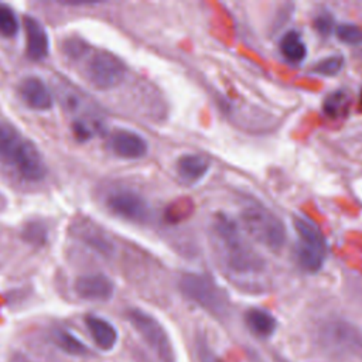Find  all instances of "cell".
<instances>
[{
  "mask_svg": "<svg viewBox=\"0 0 362 362\" xmlns=\"http://www.w3.org/2000/svg\"><path fill=\"white\" fill-rule=\"evenodd\" d=\"M0 161L27 181H40L47 165L37 146L7 122H0Z\"/></svg>",
  "mask_w": 362,
  "mask_h": 362,
  "instance_id": "2",
  "label": "cell"
},
{
  "mask_svg": "<svg viewBox=\"0 0 362 362\" xmlns=\"http://www.w3.org/2000/svg\"><path fill=\"white\" fill-rule=\"evenodd\" d=\"M280 49L284 58L294 64L301 62L307 54V47L297 31H287L283 35L280 41Z\"/></svg>",
  "mask_w": 362,
  "mask_h": 362,
  "instance_id": "18",
  "label": "cell"
},
{
  "mask_svg": "<svg viewBox=\"0 0 362 362\" xmlns=\"http://www.w3.org/2000/svg\"><path fill=\"white\" fill-rule=\"evenodd\" d=\"M18 31V21L14 11L6 6L0 4V35L3 37H14Z\"/></svg>",
  "mask_w": 362,
  "mask_h": 362,
  "instance_id": "21",
  "label": "cell"
},
{
  "mask_svg": "<svg viewBox=\"0 0 362 362\" xmlns=\"http://www.w3.org/2000/svg\"><path fill=\"white\" fill-rule=\"evenodd\" d=\"M106 205L113 214L132 222H146L150 216L147 202L132 191L120 189L112 192L106 199Z\"/></svg>",
  "mask_w": 362,
  "mask_h": 362,
  "instance_id": "8",
  "label": "cell"
},
{
  "mask_svg": "<svg viewBox=\"0 0 362 362\" xmlns=\"http://www.w3.org/2000/svg\"><path fill=\"white\" fill-rule=\"evenodd\" d=\"M127 318L153 354L156 362H175V352L170 337L153 315L143 310L132 308L127 311Z\"/></svg>",
  "mask_w": 362,
  "mask_h": 362,
  "instance_id": "6",
  "label": "cell"
},
{
  "mask_svg": "<svg viewBox=\"0 0 362 362\" xmlns=\"http://www.w3.org/2000/svg\"><path fill=\"white\" fill-rule=\"evenodd\" d=\"M342 65H344L342 55H331V57H327V58L321 59L320 62H317L314 65L313 71L320 74V75L332 76V75H337L341 71Z\"/></svg>",
  "mask_w": 362,
  "mask_h": 362,
  "instance_id": "22",
  "label": "cell"
},
{
  "mask_svg": "<svg viewBox=\"0 0 362 362\" xmlns=\"http://www.w3.org/2000/svg\"><path fill=\"white\" fill-rule=\"evenodd\" d=\"M109 146L116 156L127 160L141 158L146 156L148 150V146L144 137L127 129H116L110 134Z\"/></svg>",
  "mask_w": 362,
  "mask_h": 362,
  "instance_id": "9",
  "label": "cell"
},
{
  "mask_svg": "<svg viewBox=\"0 0 362 362\" xmlns=\"http://www.w3.org/2000/svg\"><path fill=\"white\" fill-rule=\"evenodd\" d=\"M181 293L212 315L222 318L229 313V300L225 291L209 277L185 273L180 279Z\"/></svg>",
  "mask_w": 362,
  "mask_h": 362,
  "instance_id": "5",
  "label": "cell"
},
{
  "mask_svg": "<svg viewBox=\"0 0 362 362\" xmlns=\"http://www.w3.org/2000/svg\"><path fill=\"white\" fill-rule=\"evenodd\" d=\"M332 27H334V18L329 13H322V14L317 16L314 20V28L321 35H329Z\"/></svg>",
  "mask_w": 362,
  "mask_h": 362,
  "instance_id": "24",
  "label": "cell"
},
{
  "mask_svg": "<svg viewBox=\"0 0 362 362\" xmlns=\"http://www.w3.org/2000/svg\"><path fill=\"white\" fill-rule=\"evenodd\" d=\"M198 358L199 362H222L209 348L205 342L198 344Z\"/></svg>",
  "mask_w": 362,
  "mask_h": 362,
  "instance_id": "25",
  "label": "cell"
},
{
  "mask_svg": "<svg viewBox=\"0 0 362 362\" xmlns=\"http://www.w3.org/2000/svg\"><path fill=\"white\" fill-rule=\"evenodd\" d=\"M240 221L245 230L257 243L270 250H279L286 242V228L279 216L269 209L250 205L240 214Z\"/></svg>",
  "mask_w": 362,
  "mask_h": 362,
  "instance_id": "4",
  "label": "cell"
},
{
  "mask_svg": "<svg viewBox=\"0 0 362 362\" xmlns=\"http://www.w3.org/2000/svg\"><path fill=\"white\" fill-rule=\"evenodd\" d=\"M349 106V96L344 90H335L329 93L322 103L324 113L329 117H339L346 113Z\"/></svg>",
  "mask_w": 362,
  "mask_h": 362,
  "instance_id": "19",
  "label": "cell"
},
{
  "mask_svg": "<svg viewBox=\"0 0 362 362\" xmlns=\"http://www.w3.org/2000/svg\"><path fill=\"white\" fill-rule=\"evenodd\" d=\"M75 293L88 301H107L115 293V284L100 273L83 274L75 281Z\"/></svg>",
  "mask_w": 362,
  "mask_h": 362,
  "instance_id": "10",
  "label": "cell"
},
{
  "mask_svg": "<svg viewBox=\"0 0 362 362\" xmlns=\"http://www.w3.org/2000/svg\"><path fill=\"white\" fill-rule=\"evenodd\" d=\"M211 236L218 260L232 279L255 280L264 273V260L249 245L229 216L223 214L214 216Z\"/></svg>",
  "mask_w": 362,
  "mask_h": 362,
  "instance_id": "1",
  "label": "cell"
},
{
  "mask_svg": "<svg viewBox=\"0 0 362 362\" xmlns=\"http://www.w3.org/2000/svg\"><path fill=\"white\" fill-rule=\"evenodd\" d=\"M124 62L109 51L99 49L86 61L85 76L92 86L100 90L116 88L126 76Z\"/></svg>",
  "mask_w": 362,
  "mask_h": 362,
  "instance_id": "7",
  "label": "cell"
},
{
  "mask_svg": "<svg viewBox=\"0 0 362 362\" xmlns=\"http://www.w3.org/2000/svg\"><path fill=\"white\" fill-rule=\"evenodd\" d=\"M325 255H327L325 250L305 245L303 242H298L297 247H296V259H297L298 264L307 272L320 270L324 263Z\"/></svg>",
  "mask_w": 362,
  "mask_h": 362,
  "instance_id": "17",
  "label": "cell"
},
{
  "mask_svg": "<svg viewBox=\"0 0 362 362\" xmlns=\"http://www.w3.org/2000/svg\"><path fill=\"white\" fill-rule=\"evenodd\" d=\"M88 331L93 339V342L105 351L112 349L117 342V331L116 328L106 320L96 317V315H88L86 320Z\"/></svg>",
  "mask_w": 362,
  "mask_h": 362,
  "instance_id": "14",
  "label": "cell"
},
{
  "mask_svg": "<svg viewBox=\"0 0 362 362\" xmlns=\"http://www.w3.org/2000/svg\"><path fill=\"white\" fill-rule=\"evenodd\" d=\"M245 321L247 328L257 337L262 338H267L270 337L277 327V321L276 318L260 308H250L249 311H246L245 314Z\"/></svg>",
  "mask_w": 362,
  "mask_h": 362,
  "instance_id": "15",
  "label": "cell"
},
{
  "mask_svg": "<svg viewBox=\"0 0 362 362\" xmlns=\"http://www.w3.org/2000/svg\"><path fill=\"white\" fill-rule=\"evenodd\" d=\"M55 342L66 354H71V355H83V354H86V346L71 332L58 331L55 334Z\"/></svg>",
  "mask_w": 362,
  "mask_h": 362,
  "instance_id": "20",
  "label": "cell"
},
{
  "mask_svg": "<svg viewBox=\"0 0 362 362\" xmlns=\"http://www.w3.org/2000/svg\"><path fill=\"white\" fill-rule=\"evenodd\" d=\"M361 105H362V90H361Z\"/></svg>",
  "mask_w": 362,
  "mask_h": 362,
  "instance_id": "26",
  "label": "cell"
},
{
  "mask_svg": "<svg viewBox=\"0 0 362 362\" xmlns=\"http://www.w3.org/2000/svg\"><path fill=\"white\" fill-rule=\"evenodd\" d=\"M209 170V160L201 154H184L177 160V173L185 182L199 181Z\"/></svg>",
  "mask_w": 362,
  "mask_h": 362,
  "instance_id": "13",
  "label": "cell"
},
{
  "mask_svg": "<svg viewBox=\"0 0 362 362\" xmlns=\"http://www.w3.org/2000/svg\"><path fill=\"white\" fill-rule=\"evenodd\" d=\"M293 223L298 235V242H303L305 245H310L327 252V242L318 226H315L308 219L300 218V216H296L293 219Z\"/></svg>",
  "mask_w": 362,
  "mask_h": 362,
  "instance_id": "16",
  "label": "cell"
},
{
  "mask_svg": "<svg viewBox=\"0 0 362 362\" xmlns=\"http://www.w3.org/2000/svg\"><path fill=\"white\" fill-rule=\"evenodd\" d=\"M318 344L331 356H361L362 331L345 320H328L318 329Z\"/></svg>",
  "mask_w": 362,
  "mask_h": 362,
  "instance_id": "3",
  "label": "cell"
},
{
  "mask_svg": "<svg viewBox=\"0 0 362 362\" xmlns=\"http://www.w3.org/2000/svg\"><path fill=\"white\" fill-rule=\"evenodd\" d=\"M337 37L351 45L362 44V28L355 24H339L337 27Z\"/></svg>",
  "mask_w": 362,
  "mask_h": 362,
  "instance_id": "23",
  "label": "cell"
},
{
  "mask_svg": "<svg viewBox=\"0 0 362 362\" xmlns=\"http://www.w3.org/2000/svg\"><path fill=\"white\" fill-rule=\"evenodd\" d=\"M18 95L21 100L34 110H49L54 99L47 83L38 76H27L18 83Z\"/></svg>",
  "mask_w": 362,
  "mask_h": 362,
  "instance_id": "11",
  "label": "cell"
},
{
  "mask_svg": "<svg viewBox=\"0 0 362 362\" xmlns=\"http://www.w3.org/2000/svg\"><path fill=\"white\" fill-rule=\"evenodd\" d=\"M24 30H25V51L27 55L34 59L40 61L48 55L49 51V40L45 28L42 24L31 17H24Z\"/></svg>",
  "mask_w": 362,
  "mask_h": 362,
  "instance_id": "12",
  "label": "cell"
}]
</instances>
